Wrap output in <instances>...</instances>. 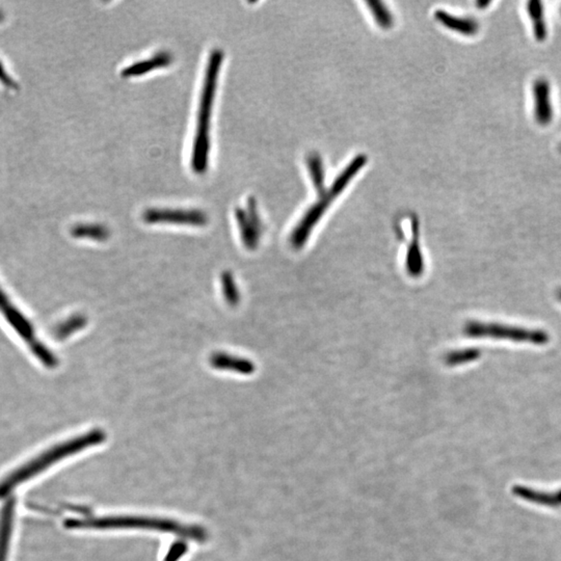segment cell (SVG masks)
Wrapping results in <instances>:
<instances>
[{
    "instance_id": "cell-1",
    "label": "cell",
    "mask_w": 561,
    "mask_h": 561,
    "mask_svg": "<svg viewBox=\"0 0 561 561\" xmlns=\"http://www.w3.org/2000/svg\"><path fill=\"white\" fill-rule=\"evenodd\" d=\"M224 57V51L222 49L214 48L210 51L206 65L197 113V124H196L197 128L191 155V170L198 175L205 174L209 166L210 149H211L210 122L216 100L218 76Z\"/></svg>"
},
{
    "instance_id": "cell-2",
    "label": "cell",
    "mask_w": 561,
    "mask_h": 561,
    "mask_svg": "<svg viewBox=\"0 0 561 561\" xmlns=\"http://www.w3.org/2000/svg\"><path fill=\"white\" fill-rule=\"evenodd\" d=\"M105 439H106V434L103 430H93L82 436L53 447L50 450L46 451L34 461L28 463V465L20 468L17 471L8 476L0 484V497L7 496L18 484H22L28 478H32L36 474L40 473L53 464L57 463L69 455L80 453L88 447L101 444L104 442Z\"/></svg>"
},
{
    "instance_id": "cell-3",
    "label": "cell",
    "mask_w": 561,
    "mask_h": 561,
    "mask_svg": "<svg viewBox=\"0 0 561 561\" xmlns=\"http://www.w3.org/2000/svg\"><path fill=\"white\" fill-rule=\"evenodd\" d=\"M70 528H143V529L162 530V531L175 532L179 535L203 540V532L196 527L179 525L172 521H164L162 519L142 517H106L91 520H70L67 522Z\"/></svg>"
},
{
    "instance_id": "cell-4",
    "label": "cell",
    "mask_w": 561,
    "mask_h": 561,
    "mask_svg": "<svg viewBox=\"0 0 561 561\" xmlns=\"http://www.w3.org/2000/svg\"><path fill=\"white\" fill-rule=\"evenodd\" d=\"M143 220L147 224H177L183 226L204 227L208 224V216L199 209H152L146 210Z\"/></svg>"
},
{
    "instance_id": "cell-5",
    "label": "cell",
    "mask_w": 561,
    "mask_h": 561,
    "mask_svg": "<svg viewBox=\"0 0 561 561\" xmlns=\"http://www.w3.org/2000/svg\"><path fill=\"white\" fill-rule=\"evenodd\" d=\"M235 220L238 225L241 240L247 249H255L259 243L263 225L258 213L255 199L247 200V207H237L234 210Z\"/></svg>"
},
{
    "instance_id": "cell-6",
    "label": "cell",
    "mask_w": 561,
    "mask_h": 561,
    "mask_svg": "<svg viewBox=\"0 0 561 561\" xmlns=\"http://www.w3.org/2000/svg\"><path fill=\"white\" fill-rule=\"evenodd\" d=\"M533 94V111L535 121L540 125L548 126L554 117L552 102H551V86L548 80L538 78L532 86Z\"/></svg>"
},
{
    "instance_id": "cell-7",
    "label": "cell",
    "mask_w": 561,
    "mask_h": 561,
    "mask_svg": "<svg viewBox=\"0 0 561 561\" xmlns=\"http://www.w3.org/2000/svg\"><path fill=\"white\" fill-rule=\"evenodd\" d=\"M173 63V55L168 51H160L151 57L143 61H135L122 70L121 75L124 78L138 77L144 74L150 73L155 70L168 67Z\"/></svg>"
},
{
    "instance_id": "cell-8",
    "label": "cell",
    "mask_w": 561,
    "mask_h": 561,
    "mask_svg": "<svg viewBox=\"0 0 561 561\" xmlns=\"http://www.w3.org/2000/svg\"><path fill=\"white\" fill-rule=\"evenodd\" d=\"M211 367L218 370L232 371L243 375H249L255 372V364L247 359L233 356L227 352H216L209 358Z\"/></svg>"
},
{
    "instance_id": "cell-9",
    "label": "cell",
    "mask_w": 561,
    "mask_h": 561,
    "mask_svg": "<svg viewBox=\"0 0 561 561\" xmlns=\"http://www.w3.org/2000/svg\"><path fill=\"white\" fill-rule=\"evenodd\" d=\"M513 493L519 498L534 503V504L544 505V506L552 507V508L561 507V490L546 493L533 490L527 486H513Z\"/></svg>"
},
{
    "instance_id": "cell-10",
    "label": "cell",
    "mask_w": 561,
    "mask_h": 561,
    "mask_svg": "<svg viewBox=\"0 0 561 561\" xmlns=\"http://www.w3.org/2000/svg\"><path fill=\"white\" fill-rule=\"evenodd\" d=\"M436 18L443 26L463 36H475L479 30V24L472 18L459 17L444 11L437 12Z\"/></svg>"
},
{
    "instance_id": "cell-11",
    "label": "cell",
    "mask_w": 561,
    "mask_h": 561,
    "mask_svg": "<svg viewBox=\"0 0 561 561\" xmlns=\"http://www.w3.org/2000/svg\"><path fill=\"white\" fill-rule=\"evenodd\" d=\"M14 517V501H8L0 515V561H6L9 551Z\"/></svg>"
},
{
    "instance_id": "cell-12",
    "label": "cell",
    "mask_w": 561,
    "mask_h": 561,
    "mask_svg": "<svg viewBox=\"0 0 561 561\" xmlns=\"http://www.w3.org/2000/svg\"><path fill=\"white\" fill-rule=\"evenodd\" d=\"M8 323L14 327L16 332L23 338L26 341L32 342L35 340V330L30 321L26 318L23 314L17 308L10 305L3 311Z\"/></svg>"
},
{
    "instance_id": "cell-13",
    "label": "cell",
    "mask_w": 561,
    "mask_h": 561,
    "mask_svg": "<svg viewBox=\"0 0 561 561\" xmlns=\"http://www.w3.org/2000/svg\"><path fill=\"white\" fill-rule=\"evenodd\" d=\"M527 12L531 20L534 39L538 42H544L548 38V26L544 18V6L538 0H532L528 3Z\"/></svg>"
},
{
    "instance_id": "cell-14",
    "label": "cell",
    "mask_w": 561,
    "mask_h": 561,
    "mask_svg": "<svg viewBox=\"0 0 561 561\" xmlns=\"http://www.w3.org/2000/svg\"><path fill=\"white\" fill-rule=\"evenodd\" d=\"M75 238H88L95 241H105L111 236L109 229L102 224H78L71 230Z\"/></svg>"
},
{
    "instance_id": "cell-15",
    "label": "cell",
    "mask_w": 561,
    "mask_h": 561,
    "mask_svg": "<svg viewBox=\"0 0 561 561\" xmlns=\"http://www.w3.org/2000/svg\"><path fill=\"white\" fill-rule=\"evenodd\" d=\"M88 323V318L84 314H74L71 317L59 323L55 329V336L57 339L64 340L73 335L75 332L84 329Z\"/></svg>"
},
{
    "instance_id": "cell-16",
    "label": "cell",
    "mask_w": 561,
    "mask_h": 561,
    "mask_svg": "<svg viewBox=\"0 0 561 561\" xmlns=\"http://www.w3.org/2000/svg\"><path fill=\"white\" fill-rule=\"evenodd\" d=\"M222 280V296L227 304L231 307H236L240 302V292L237 287L232 272L226 270L220 276Z\"/></svg>"
},
{
    "instance_id": "cell-17",
    "label": "cell",
    "mask_w": 561,
    "mask_h": 561,
    "mask_svg": "<svg viewBox=\"0 0 561 561\" xmlns=\"http://www.w3.org/2000/svg\"><path fill=\"white\" fill-rule=\"evenodd\" d=\"M30 348H32V354L47 367V368H55L59 364V360L57 356L44 345L41 343L39 340L35 339L34 341L30 342Z\"/></svg>"
},
{
    "instance_id": "cell-18",
    "label": "cell",
    "mask_w": 561,
    "mask_h": 561,
    "mask_svg": "<svg viewBox=\"0 0 561 561\" xmlns=\"http://www.w3.org/2000/svg\"><path fill=\"white\" fill-rule=\"evenodd\" d=\"M367 5L370 7L372 15L374 16V19L377 20L379 26H383V28H389L393 23V18L388 10L383 7V3H368Z\"/></svg>"
},
{
    "instance_id": "cell-19",
    "label": "cell",
    "mask_w": 561,
    "mask_h": 561,
    "mask_svg": "<svg viewBox=\"0 0 561 561\" xmlns=\"http://www.w3.org/2000/svg\"><path fill=\"white\" fill-rule=\"evenodd\" d=\"M0 82H5L6 86H10V88H14V86H15V82H14V80H12L9 74L3 69L1 64H0Z\"/></svg>"
},
{
    "instance_id": "cell-20",
    "label": "cell",
    "mask_w": 561,
    "mask_h": 561,
    "mask_svg": "<svg viewBox=\"0 0 561 561\" xmlns=\"http://www.w3.org/2000/svg\"><path fill=\"white\" fill-rule=\"evenodd\" d=\"M10 305H11V303H10L9 298H8L7 294L3 292V290L0 288V311L3 312Z\"/></svg>"
},
{
    "instance_id": "cell-21",
    "label": "cell",
    "mask_w": 561,
    "mask_h": 561,
    "mask_svg": "<svg viewBox=\"0 0 561 561\" xmlns=\"http://www.w3.org/2000/svg\"><path fill=\"white\" fill-rule=\"evenodd\" d=\"M1 20H3V15H1V13H0V21H1Z\"/></svg>"
}]
</instances>
